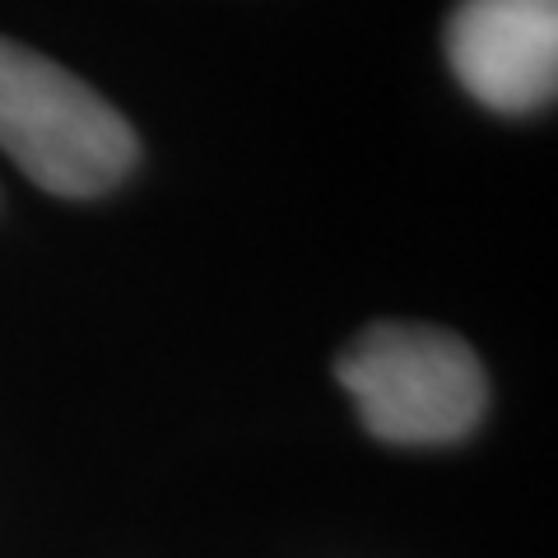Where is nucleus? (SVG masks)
<instances>
[{"label": "nucleus", "instance_id": "f257e3e1", "mask_svg": "<svg viewBox=\"0 0 558 558\" xmlns=\"http://www.w3.org/2000/svg\"><path fill=\"white\" fill-rule=\"evenodd\" d=\"M0 149L65 201L108 196L140 159L131 121L94 84L14 38H0Z\"/></svg>", "mask_w": 558, "mask_h": 558}, {"label": "nucleus", "instance_id": "f03ea898", "mask_svg": "<svg viewBox=\"0 0 558 558\" xmlns=\"http://www.w3.org/2000/svg\"><path fill=\"white\" fill-rule=\"evenodd\" d=\"M363 428L391 447H447L475 433L488 377L461 336L424 322H377L336 359Z\"/></svg>", "mask_w": 558, "mask_h": 558}, {"label": "nucleus", "instance_id": "7ed1b4c3", "mask_svg": "<svg viewBox=\"0 0 558 558\" xmlns=\"http://www.w3.org/2000/svg\"><path fill=\"white\" fill-rule=\"evenodd\" d=\"M447 65L488 112H545L558 89V0H457Z\"/></svg>", "mask_w": 558, "mask_h": 558}]
</instances>
